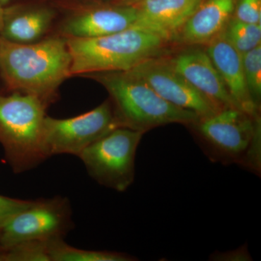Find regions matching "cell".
<instances>
[{
  "label": "cell",
  "mask_w": 261,
  "mask_h": 261,
  "mask_svg": "<svg viewBox=\"0 0 261 261\" xmlns=\"http://www.w3.org/2000/svg\"><path fill=\"white\" fill-rule=\"evenodd\" d=\"M212 260L245 261L252 260V257L247 251L246 247L243 246L229 252H215L211 257Z\"/></svg>",
  "instance_id": "22"
},
{
  "label": "cell",
  "mask_w": 261,
  "mask_h": 261,
  "mask_svg": "<svg viewBox=\"0 0 261 261\" xmlns=\"http://www.w3.org/2000/svg\"><path fill=\"white\" fill-rule=\"evenodd\" d=\"M193 128L201 149L214 162L236 164L260 175V117L237 108H225L188 125Z\"/></svg>",
  "instance_id": "3"
},
{
  "label": "cell",
  "mask_w": 261,
  "mask_h": 261,
  "mask_svg": "<svg viewBox=\"0 0 261 261\" xmlns=\"http://www.w3.org/2000/svg\"><path fill=\"white\" fill-rule=\"evenodd\" d=\"M122 126L112 103L106 101L92 111L73 118L46 116L43 148L47 159L56 154H79L111 130Z\"/></svg>",
  "instance_id": "7"
},
{
  "label": "cell",
  "mask_w": 261,
  "mask_h": 261,
  "mask_svg": "<svg viewBox=\"0 0 261 261\" xmlns=\"http://www.w3.org/2000/svg\"><path fill=\"white\" fill-rule=\"evenodd\" d=\"M204 0H141L135 28L145 29L171 39L184 25Z\"/></svg>",
  "instance_id": "13"
},
{
  "label": "cell",
  "mask_w": 261,
  "mask_h": 261,
  "mask_svg": "<svg viewBox=\"0 0 261 261\" xmlns=\"http://www.w3.org/2000/svg\"><path fill=\"white\" fill-rule=\"evenodd\" d=\"M137 20L135 5L94 7L65 19L60 27V36L79 39L103 37L135 28Z\"/></svg>",
  "instance_id": "10"
},
{
  "label": "cell",
  "mask_w": 261,
  "mask_h": 261,
  "mask_svg": "<svg viewBox=\"0 0 261 261\" xmlns=\"http://www.w3.org/2000/svg\"><path fill=\"white\" fill-rule=\"evenodd\" d=\"M166 63L220 109L237 108L206 51L200 49L182 51Z\"/></svg>",
  "instance_id": "11"
},
{
  "label": "cell",
  "mask_w": 261,
  "mask_h": 261,
  "mask_svg": "<svg viewBox=\"0 0 261 261\" xmlns=\"http://www.w3.org/2000/svg\"><path fill=\"white\" fill-rule=\"evenodd\" d=\"M233 16L245 23H261V0H238Z\"/></svg>",
  "instance_id": "20"
},
{
  "label": "cell",
  "mask_w": 261,
  "mask_h": 261,
  "mask_svg": "<svg viewBox=\"0 0 261 261\" xmlns=\"http://www.w3.org/2000/svg\"><path fill=\"white\" fill-rule=\"evenodd\" d=\"M237 0H204L181 31L189 44H208L224 32L232 17Z\"/></svg>",
  "instance_id": "15"
},
{
  "label": "cell",
  "mask_w": 261,
  "mask_h": 261,
  "mask_svg": "<svg viewBox=\"0 0 261 261\" xmlns=\"http://www.w3.org/2000/svg\"><path fill=\"white\" fill-rule=\"evenodd\" d=\"M50 261H132L135 257L123 252L82 250L70 246L63 239L49 241Z\"/></svg>",
  "instance_id": "16"
},
{
  "label": "cell",
  "mask_w": 261,
  "mask_h": 261,
  "mask_svg": "<svg viewBox=\"0 0 261 261\" xmlns=\"http://www.w3.org/2000/svg\"><path fill=\"white\" fill-rule=\"evenodd\" d=\"M65 39L71 58L70 77L132 69L155 58L168 41L155 33L138 28L103 37Z\"/></svg>",
  "instance_id": "2"
},
{
  "label": "cell",
  "mask_w": 261,
  "mask_h": 261,
  "mask_svg": "<svg viewBox=\"0 0 261 261\" xmlns=\"http://www.w3.org/2000/svg\"><path fill=\"white\" fill-rule=\"evenodd\" d=\"M73 225L71 206L65 197L37 200L0 226V249L32 240L63 239Z\"/></svg>",
  "instance_id": "8"
},
{
  "label": "cell",
  "mask_w": 261,
  "mask_h": 261,
  "mask_svg": "<svg viewBox=\"0 0 261 261\" xmlns=\"http://www.w3.org/2000/svg\"><path fill=\"white\" fill-rule=\"evenodd\" d=\"M128 71L145 81L165 100L195 113L200 118L211 116L221 110L174 71L166 61L150 58Z\"/></svg>",
  "instance_id": "9"
},
{
  "label": "cell",
  "mask_w": 261,
  "mask_h": 261,
  "mask_svg": "<svg viewBox=\"0 0 261 261\" xmlns=\"http://www.w3.org/2000/svg\"><path fill=\"white\" fill-rule=\"evenodd\" d=\"M116 5H135L141 0H116Z\"/></svg>",
  "instance_id": "23"
},
{
  "label": "cell",
  "mask_w": 261,
  "mask_h": 261,
  "mask_svg": "<svg viewBox=\"0 0 261 261\" xmlns=\"http://www.w3.org/2000/svg\"><path fill=\"white\" fill-rule=\"evenodd\" d=\"M102 84L111 95L122 126L145 133L170 123L188 125L200 118L163 99L142 79L126 71L102 72L84 75Z\"/></svg>",
  "instance_id": "4"
},
{
  "label": "cell",
  "mask_w": 261,
  "mask_h": 261,
  "mask_svg": "<svg viewBox=\"0 0 261 261\" xmlns=\"http://www.w3.org/2000/svg\"><path fill=\"white\" fill-rule=\"evenodd\" d=\"M56 10L44 5L4 10L0 37L18 44L42 40L53 25Z\"/></svg>",
  "instance_id": "14"
},
{
  "label": "cell",
  "mask_w": 261,
  "mask_h": 261,
  "mask_svg": "<svg viewBox=\"0 0 261 261\" xmlns=\"http://www.w3.org/2000/svg\"><path fill=\"white\" fill-rule=\"evenodd\" d=\"M47 107L31 94L0 93V144L13 172L29 171L47 159L42 142Z\"/></svg>",
  "instance_id": "5"
},
{
  "label": "cell",
  "mask_w": 261,
  "mask_h": 261,
  "mask_svg": "<svg viewBox=\"0 0 261 261\" xmlns=\"http://www.w3.org/2000/svg\"><path fill=\"white\" fill-rule=\"evenodd\" d=\"M10 1H12V0H0V2H1L2 5H3L8 4V3H10Z\"/></svg>",
  "instance_id": "25"
},
{
  "label": "cell",
  "mask_w": 261,
  "mask_h": 261,
  "mask_svg": "<svg viewBox=\"0 0 261 261\" xmlns=\"http://www.w3.org/2000/svg\"><path fill=\"white\" fill-rule=\"evenodd\" d=\"M4 8L3 5H2L0 2V31H1L2 27H3V18H4Z\"/></svg>",
  "instance_id": "24"
},
{
  "label": "cell",
  "mask_w": 261,
  "mask_h": 261,
  "mask_svg": "<svg viewBox=\"0 0 261 261\" xmlns=\"http://www.w3.org/2000/svg\"><path fill=\"white\" fill-rule=\"evenodd\" d=\"M35 200H24L0 195V226L15 214L28 208Z\"/></svg>",
  "instance_id": "21"
},
{
  "label": "cell",
  "mask_w": 261,
  "mask_h": 261,
  "mask_svg": "<svg viewBox=\"0 0 261 261\" xmlns=\"http://www.w3.org/2000/svg\"><path fill=\"white\" fill-rule=\"evenodd\" d=\"M245 80L252 100L260 108L261 97V44L242 55Z\"/></svg>",
  "instance_id": "19"
},
{
  "label": "cell",
  "mask_w": 261,
  "mask_h": 261,
  "mask_svg": "<svg viewBox=\"0 0 261 261\" xmlns=\"http://www.w3.org/2000/svg\"><path fill=\"white\" fill-rule=\"evenodd\" d=\"M143 132L118 127L84 149L78 157L94 181L125 192L135 177V157Z\"/></svg>",
  "instance_id": "6"
},
{
  "label": "cell",
  "mask_w": 261,
  "mask_h": 261,
  "mask_svg": "<svg viewBox=\"0 0 261 261\" xmlns=\"http://www.w3.org/2000/svg\"><path fill=\"white\" fill-rule=\"evenodd\" d=\"M49 241L32 240L0 249V261H50Z\"/></svg>",
  "instance_id": "18"
},
{
  "label": "cell",
  "mask_w": 261,
  "mask_h": 261,
  "mask_svg": "<svg viewBox=\"0 0 261 261\" xmlns=\"http://www.w3.org/2000/svg\"><path fill=\"white\" fill-rule=\"evenodd\" d=\"M219 71L237 108L253 117L259 116L260 108L249 92L242 56L228 42L224 32L207 44V51Z\"/></svg>",
  "instance_id": "12"
},
{
  "label": "cell",
  "mask_w": 261,
  "mask_h": 261,
  "mask_svg": "<svg viewBox=\"0 0 261 261\" xmlns=\"http://www.w3.org/2000/svg\"><path fill=\"white\" fill-rule=\"evenodd\" d=\"M224 34L228 42L241 56L261 44V23H245L233 15Z\"/></svg>",
  "instance_id": "17"
},
{
  "label": "cell",
  "mask_w": 261,
  "mask_h": 261,
  "mask_svg": "<svg viewBox=\"0 0 261 261\" xmlns=\"http://www.w3.org/2000/svg\"><path fill=\"white\" fill-rule=\"evenodd\" d=\"M70 65L66 39L61 36L30 44L0 37V75L10 92L35 96L49 106L70 77Z\"/></svg>",
  "instance_id": "1"
}]
</instances>
